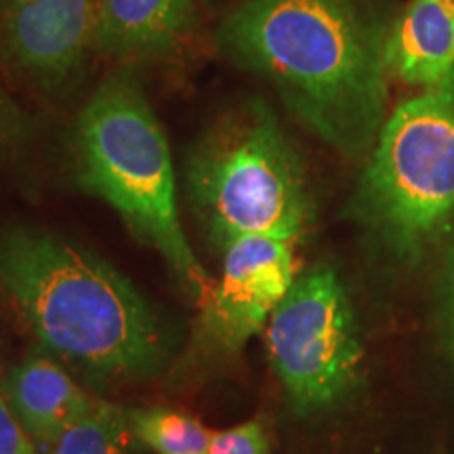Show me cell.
I'll return each mask as SVG.
<instances>
[{"label": "cell", "mask_w": 454, "mask_h": 454, "mask_svg": "<svg viewBox=\"0 0 454 454\" xmlns=\"http://www.w3.org/2000/svg\"><path fill=\"white\" fill-rule=\"evenodd\" d=\"M438 3H440V7L444 9L446 13L454 20V0H438Z\"/></svg>", "instance_id": "cell-17"}, {"label": "cell", "mask_w": 454, "mask_h": 454, "mask_svg": "<svg viewBox=\"0 0 454 454\" xmlns=\"http://www.w3.org/2000/svg\"><path fill=\"white\" fill-rule=\"evenodd\" d=\"M294 244L242 236L223 251V271L204 305V331L219 348L238 351L268 326L294 282Z\"/></svg>", "instance_id": "cell-7"}, {"label": "cell", "mask_w": 454, "mask_h": 454, "mask_svg": "<svg viewBox=\"0 0 454 454\" xmlns=\"http://www.w3.org/2000/svg\"><path fill=\"white\" fill-rule=\"evenodd\" d=\"M0 394L36 446L47 452L98 404L47 356H27L7 371L0 379Z\"/></svg>", "instance_id": "cell-9"}, {"label": "cell", "mask_w": 454, "mask_h": 454, "mask_svg": "<svg viewBox=\"0 0 454 454\" xmlns=\"http://www.w3.org/2000/svg\"><path fill=\"white\" fill-rule=\"evenodd\" d=\"M270 444L259 423H244L238 427L215 431L208 454H268Z\"/></svg>", "instance_id": "cell-14"}, {"label": "cell", "mask_w": 454, "mask_h": 454, "mask_svg": "<svg viewBox=\"0 0 454 454\" xmlns=\"http://www.w3.org/2000/svg\"><path fill=\"white\" fill-rule=\"evenodd\" d=\"M99 0H0V51L43 87H61L95 51Z\"/></svg>", "instance_id": "cell-8"}, {"label": "cell", "mask_w": 454, "mask_h": 454, "mask_svg": "<svg viewBox=\"0 0 454 454\" xmlns=\"http://www.w3.org/2000/svg\"><path fill=\"white\" fill-rule=\"evenodd\" d=\"M76 167L78 184L110 204L135 236L154 247L204 308L215 282L181 227L167 135L129 72L110 74L82 107Z\"/></svg>", "instance_id": "cell-3"}, {"label": "cell", "mask_w": 454, "mask_h": 454, "mask_svg": "<svg viewBox=\"0 0 454 454\" xmlns=\"http://www.w3.org/2000/svg\"><path fill=\"white\" fill-rule=\"evenodd\" d=\"M0 288L51 354L98 379L145 377L168 354L150 301L98 254L49 231H0Z\"/></svg>", "instance_id": "cell-2"}, {"label": "cell", "mask_w": 454, "mask_h": 454, "mask_svg": "<svg viewBox=\"0 0 454 454\" xmlns=\"http://www.w3.org/2000/svg\"><path fill=\"white\" fill-rule=\"evenodd\" d=\"M137 438L156 454H208L213 431L190 414L164 411H129Z\"/></svg>", "instance_id": "cell-13"}, {"label": "cell", "mask_w": 454, "mask_h": 454, "mask_svg": "<svg viewBox=\"0 0 454 454\" xmlns=\"http://www.w3.org/2000/svg\"><path fill=\"white\" fill-rule=\"evenodd\" d=\"M0 454H38L36 442L15 417L0 394Z\"/></svg>", "instance_id": "cell-15"}, {"label": "cell", "mask_w": 454, "mask_h": 454, "mask_svg": "<svg viewBox=\"0 0 454 454\" xmlns=\"http://www.w3.org/2000/svg\"><path fill=\"white\" fill-rule=\"evenodd\" d=\"M387 38L366 0H242L217 34L231 64L348 158L372 152L385 124Z\"/></svg>", "instance_id": "cell-1"}, {"label": "cell", "mask_w": 454, "mask_h": 454, "mask_svg": "<svg viewBox=\"0 0 454 454\" xmlns=\"http://www.w3.org/2000/svg\"><path fill=\"white\" fill-rule=\"evenodd\" d=\"M187 190L223 251L242 236L297 244L314 221L303 162L261 101L230 112L204 133L187 160Z\"/></svg>", "instance_id": "cell-4"}, {"label": "cell", "mask_w": 454, "mask_h": 454, "mask_svg": "<svg viewBox=\"0 0 454 454\" xmlns=\"http://www.w3.org/2000/svg\"><path fill=\"white\" fill-rule=\"evenodd\" d=\"M194 0H99L95 51L121 61L173 53L194 30Z\"/></svg>", "instance_id": "cell-10"}, {"label": "cell", "mask_w": 454, "mask_h": 454, "mask_svg": "<svg viewBox=\"0 0 454 454\" xmlns=\"http://www.w3.org/2000/svg\"><path fill=\"white\" fill-rule=\"evenodd\" d=\"M387 70L408 84L434 89L454 72V20L438 0H412L391 27Z\"/></svg>", "instance_id": "cell-11"}, {"label": "cell", "mask_w": 454, "mask_h": 454, "mask_svg": "<svg viewBox=\"0 0 454 454\" xmlns=\"http://www.w3.org/2000/svg\"><path fill=\"white\" fill-rule=\"evenodd\" d=\"M129 411L98 402L47 454H144Z\"/></svg>", "instance_id": "cell-12"}, {"label": "cell", "mask_w": 454, "mask_h": 454, "mask_svg": "<svg viewBox=\"0 0 454 454\" xmlns=\"http://www.w3.org/2000/svg\"><path fill=\"white\" fill-rule=\"evenodd\" d=\"M265 343L278 379L301 412L340 400L364 357L348 293L331 268L294 278L265 326Z\"/></svg>", "instance_id": "cell-6"}, {"label": "cell", "mask_w": 454, "mask_h": 454, "mask_svg": "<svg viewBox=\"0 0 454 454\" xmlns=\"http://www.w3.org/2000/svg\"><path fill=\"white\" fill-rule=\"evenodd\" d=\"M356 213L400 257L421 253L454 213V72L385 121Z\"/></svg>", "instance_id": "cell-5"}, {"label": "cell", "mask_w": 454, "mask_h": 454, "mask_svg": "<svg viewBox=\"0 0 454 454\" xmlns=\"http://www.w3.org/2000/svg\"><path fill=\"white\" fill-rule=\"evenodd\" d=\"M17 121H20V118H17L13 104L7 99L4 90L0 89V145L13 139L17 130Z\"/></svg>", "instance_id": "cell-16"}]
</instances>
